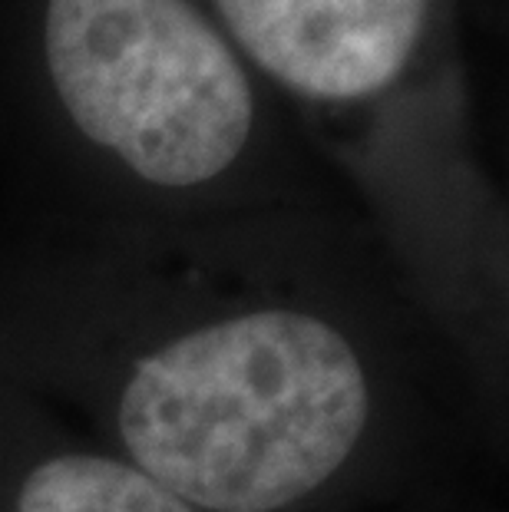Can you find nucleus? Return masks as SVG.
<instances>
[{"label": "nucleus", "mask_w": 509, "mask_h": 512, "mask_svg": "<svg viewBox=\"0 0 509 512\" xmlns=\"http://www.w3.org/2000/svg\"><path fill=\"white\" fill-rule=\"evenodd\" d=\"M371 387L351 341L295 308H262L176 337L119 394L129 463L199 512H278L351 460Z\"/></svg>", "instance_id": "f257e3e1"}, {"label": "nucleus", "mask_w": 509, "mask_h": 512, "mask_svg": "<svg viewBox=\"0 0 509 512\" xmlns=\"http://www.w3.org/2000/svg\"><path fill=\"white\" fill-rule=\"evenodd\" d=\"M430 0H215L255 67L291 93L351 103L387 90L414 57Z\"/></svg>", "instance_id": "7ed1b4c3"}, {"label": "nucleus", "mask_w": 509, "mask_h": 512, "mask_svg": "<svg viewBox=\"0 0 509 512\" xmlns=\"http://www.w3.org/2000/svg\"><path fill=\"white\" fill-rule=\"evenodd\" d=\"M43 57L73 126L159 189L219 179L252 139V80L192 0H47Z\"/></svg>", "instance_id": "f03ea898"}, {"label": "nucleus", "mask_w": 509, "mask_h": 512, "mask_svg": "<svg viewBox=\"0 0 509 512\" xmlns=\"http://www.w3.org/2000/svg\"><path fill=\"white\" fill-rule=\"evenodd\" d=\"M17 512H199L129 460L60 453L27 473Z\"/></svg>", "instance_id": "20e7f679"}]
</instances>
